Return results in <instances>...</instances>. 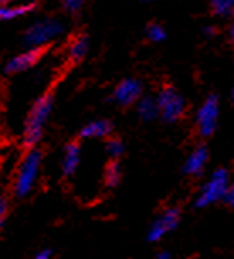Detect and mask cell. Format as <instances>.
I'll return each mask as SVG.
<instances>
[{
  "label": "cell",
  "mask_w": 234,
  "mask_h": 259,
  "mask_svg": "<svg viewBox=\"0 0 234 259\" xmlns=\"http://www.w3.org/2000/svg\"><path fill=\"white\" fill-rule=\"evenodd\" d=\"M43 166V153L36 148H31L22 158L14 180V195L19 198L27 197L37 183Z\"/></svg>",
  "instance_id": "6da1fadb"
},
{
  "label": "cell",
  "mask_w": 234,
  "mask_h": 259,
  "mask_svg": "<svg viewBox=\"0 0 234 259\" xmlns=\"http://www.w3.org/2000/svg\"><path fill=\"white\" fill-rule=\"evenodd\" d=\"M65 32V24L56 17H45L34 21L24 32V45L27 50H43L56 41Z\"/></svg>",
  "instance_id": "7a4b0ae2"
},
{
  "label": "cell",
  "mask_w": 234,
  "mask_h": 259,
  "mask_svg": "<svg viewBox=\"0 0 234 259\" xmlns=\"http://www.w3.org/2000/svg\"><path fill=\"white\" fill-rule=\"evenodd\" d=\"M51 110H53L51 95L39 97L36 100V104L32 105L31 112H29L27 122H26V129H24V144L29 146V148H34V146L41 141Z\"/></svg>",
  "instance_id": "3957f363"
},
{
  "label": "cell",
  "mask_w": 234,
  "mask_h": 259,
  "mask_svg": "<svg viewBox=\"0 0 234 259\" xmlns=\"http://www.w3.org/2000/svg\"><path fill=\"white\" fill-rule=\"evenodd\" d=\"M229 185L231 183H229L227 169H224V168L216 169L211 175V178L206 182V185L201 188V192H199L197 198H195V207L204 208V207H209V205L219 202V200H224Z\"/></svg>",
  "instance_id": "277c9868"
},
{
  "label": "cell",
  "mask_w": 234,
  "mask_h": 259,
  "mask_svg": "<svg viewBox=\"0 0 234 259\" xmlns=\"http://www.w3.org/2000/svg\"><path fill=\"white\" fill-rule=\"evenodd\" d=\"M156 102H158L160 117L168 124L180 120L185 114V100L173 87H165L160 90L156 95Z\"/></svg>",
  "instance_id": "5b68a950"
},
{
  "label": "cell",
  "mask_w": 234,
  "mask_h": 259,
  "mask_svg": "<svg viewBox=\"0 0 234 259\" xmlns=\"http://www.w3.org/2000/svg\"><path fill=\"white\" fill-rule=\"evenodd\" d=\"M219 119V99L217 95H209L195 114V124L202 138H211L217 127Z\"/></svg>",
  "instance_id": "8992f818"
},
{
  "label": "cell",
  "mask_w": 234,
  "mask_h": 259,
  "mask_svg": "<svg viewBox=\"0 0 234 259\" xmlns=\"http://www.w3.org/2000/svg\"><path fill=\"white\" fill-rule=\"evenodd\" d=\"M178 222H180V210L177 207L165 208L163 212L154 219V222L151 224V227L148 231V241L151 242L162 241V239L165 236H168L173 229H177Z\"/></svg>",
  "instance_id": "52a82bcc"
},
{
  "label": "cell",
  "mask_w": 234,
  "mask_h": 259,
  "mask_svg": "<svg viewBox=\"0 0 234 259\" xmlns=\"http://www.w3.org/2000/svg\"><path fill=\"white\" fill-rule=\"evenodd\" d=\"M141 97H143V85L136 78H126L115 87L114 94H112V99H114L115 104L124 107L138 104Z\"/></svg>",
  "instance_id": "ba28073f"
},
{
  "label": "cell",
  "mask_w": 234,
  "mask_h": 259,
  "mask_svg": "<svg viewBox=\"0 0 234 259\" xmlns=\"http://www.w3.org/2000/svg\"><path fill=\"white\" fill-rule=\"evenodd\" d=\"M39 58H41V50H26L24 53H19L17 56H14L12 60H9L4 71L9 73V75L27 71L39 61Z\"/></svg>",
  "instance_id": "9c48e42d"
},
{
  "label": "cell",
  "mask_w": 234,
  "mask_h": 259,
  "mask_svg": "<svg viewBox=\"0 0 234 259\" xmlns=\"http://www.w3.org/2000/svg\"><path fill=\"white\" fill-rule=\"evenodd\" d=\"M209 159V151L206 146H197L192 153L188 154V158L185 159L183 164V171L185 175H190V177H199L202 173L204 168L207 164Z\"/></svg>",
  "instance_id": "30bf717a"
},
{
  "label": "cell",
  "mask_w": 234,
  "mask_h": 259,
  "mask_svg": "<svg viewBox=\"0 0 234 259\" xmlns=\"http://www.w3.org/2000/svg\"><path fill=\"white\" fill-rule=\"evenodd\" d=\"M80 146L76 143L68 144L65 151H63V158H61V171L65 177H71L75 175V171L78 169L80 164Z\"/></svg>",
  "instance_id": "8fae6325"
},
{
  "label": "cell",
  "mask_w": 234,
  "mask_h": 259,
  "mask_svg": "<svg viewBox=\"0 0 234 259\" xmlns=\"http://www.w3.org/2000/svg\"><path fill=\"white\" fill-rule=\"evenodd\" d=\"M112 133V124L105 119H97L90 120L89 124H85L82 127L80 136L85 139H102L107 138Z\"/></svg>",
  "instance_id": "7c38bea8"
},
{
  "label": "cell",
  "mask_w": 234,
  "mask_h": 259,
  "mask_svg": "<svg viewBox=\"0 0 234 259\" xmlns=\"http://www.w3.org/2000/svg\"><path fill=\"white\" fill-rule=\"evenodd\" d=\"M34 11V4H7L0 6V22L14 21V19L27 16L29 12Z\"/></svg>",
  "instance_id": "4fadbf2b"
},
{
  "label": "cell",
  "mask_w": 234,
  "mask_h": 259,
  "mask_svg": "<svg viewBox=\"0 0 234 259\" xmlns=\"http://www.w3.org/2000/svg\"><path fill=\"white\" fill-rule=\"evenodd\" d=\"M138 115L141 120H146V122L153 120L160 115L156 97H141L138 102Z\"/></svg>",
  "instance_id": "5bb4252c"
},
{
  "label": "cell",
  "mask_w": 234,
  "mask_h": 259,
  "mask_svg": "<svg viewBox=\"0 0 234 259\" xmlns=\"http://www.w3.org/2000/svg\"><path fill=\"white\" fill-rule=\"evenodd\" d=\"M89 48H90L89 37H87L85 34H80V36H76L73 39L70 48H68V58H70L73 63L84 60L87 56V53H89Z\"/></svg>",
  "instance_id": "9a60e30c"
},
{
  "label": "cell",
  "mask_w": 234,
  "mask_h": 259,
  "mask_svg": "<svg viewBox=\"0 0 234 259\" xmlns=\"http://www.w3.org/2000/svg\"><path fill=\"white\" fill-rule=\"evenodd\" d=\"M211 9L217 17L227 19L234 16V0H211Z\"/></svg>",
  "instance_id": "2e32d148"
},
{
  "label": "cell",
  "mask_w": 234,
  "mask_h": 259,
  "mask_svg": "<svg viewBox=\"0 0 234 259\" xmlns=\"http://www.w3.org/2000/svg\"><path fill=\"white\" fill-rule=\"evenodd\" d=\"M104 178H105V185L109 188H115L117 185H119V182H121V166L117 164L115 161H112V163L107 164Z\"/></svg>",
  "instance_id": "e0dca14e"
},
{
  "label": "cell",
  "mask_w": 234,
  "mask_h": 259,
  "mask_svg": "<svg viewBox=\"0 0 234 259\" xmlns=\"http://www.w3.org/2000/svg\"><path fill=\"white\" fill-rule=\"evenodd\" d=\"M146 37H148L151 42H162L167 39V31H165V27L160 26V24H149V26L146 27Z\"/></svg>",
  "instance_id": "ac0fdd59"
},
{
  "label": "cell",
  "mask_w": 234,
  "mask_h": 259,
  "mask_svg": "<svg viewBox=\"0 0 234 259\" xmlns=\"http://www.w3.org/2000/svg\"><path fill=\"white\" fill-rule=\"evenodd\" d=\"M105 149H107V154H109L110 158L115 159V158H119V156H123L124 144H123V141H119V139H109Z\"/></svg>",
  "instance_id": "d6986e66"
},
{
  "label": "cell",
  "mask_w": 234,
  "mask_h": 259,
  "mask_svg": "<svg viewBox=\"0 0 234 259\" xmlns=\"http://www.w3.org/2000/svg\"><path fill=\"white\" fill-rule=\"evenodd\" d=\"M61 2V7L65 9L68 14H76L78 11H82L84 4L87 0H60Z\"/></svg>",
  "instance_id": "ffe728a7"
},
{
  "label": "cell",
  "mask_w": 234,
  "mask_h": 259,
  "mask_svg": "<svg viewBox=\"0 0 234 259\" xmlns=\"http://www.w3.org/2000/svg\"><path fill=\"white\" fill-rule=\"evenodd\" d=\"M224 202H226L229 207H234V183L229 185V188L226 192V197H224Z\"/></svg>",
  "instance_id": "44dd1931"
},
{
  "label": "cell",
  "mask_w": 234,
  "mask_h": 259,
  "mask_svg": "<svg viewBox=\"0 0 234 259\" xmlns=\"http://www.w3.org/2000/svg\"><path fill=\"white\" fill-rule=\"evenodd\" d=\"M6 217H7V203L4 198H0V229H2L4 222H6Z\"/></svg>",
  "instance_id": "7402d4cb"
},
{
  "label": "cell",
  "mask_w": 234,
  "mask_h": 259,
  "mask_svg": "<svg viewBox=\"0 0 234 259\" xmlns=\"http://www.w3.org/2000/svg\"><path fill=\"white\" fill-rule=\"evenodd\" d=\"M53 257V251L51 249H41V251H37L34 254L32 259H51Z\"/></svg>",
  "instance_id": "603a6c76"
},
{
  "label": "cell",
  "mask_w": 234,
  "mask_h": 259,
  "mask_svg": "<svg viewBox=\"0 0 234 259\" xmlns=\"http://www.w3.org/2000/svg\"><path fill=\"white\" fill-rule=\"evenodd\" d=\"M170 257H172V254H170L168 251H160L153 259H170Z\"/></svg>",
  "instance_id": "cb8c5ba5"
},
{
  "label": "cell",
  "mask_w": 234,
  "mask_h": 259,
  "mask_svg": "<svg viewBox=\"0 0 234 259\" xmlns=\"http://www.w3.org/2000/svg\"><path fill=\"white\" fill-rule=\"evenodd\" d=\"M214 34H216V29H214L212 26H209V27H204V36H207V37H212Z\"/></svg>",
  "instance_id": "d4e9b609"
},
{
  "label": "cell",
  "mask_w": 234,
  "mask_h": 259,
  "mask_svg": "<svg viewBox=\"0 0 234 259\" xmlns=\"http://www.w3.org/2000/svg\"><path fill=\"white\" fill-rule=\"evenodd\" d=\"M229 39L234 42V22L231 24V27H229Z\"/></svg>",
  "instance_id": "484cf974"
},
{
  "label": "cell",
  "mask_w": 234,
  "mask_h": 259,
  "mask_svg": "<svg viewBox=\"0 0 234 259\" xmlns=\"http://www.w3.org/2000/svg\"><path fill=\"white\" fill-rule=\"evenodd\" d=\"M16 0H0V6H7V4H14Z\"/></svg>",
  "instance_id": "4316f807"
},
{
  "label": "cell",
  "mask_w": 234,
  "mask_h": 259,
  "mask_svg": "<svg viewBox=\"0 0 234 259\" xmlns=\"http://www.w3.org/2000/svg\"><path fill=\"white\" fill-rule=\"evenodd\" d=\"M143 2H154V0H143Z\"/></svg>",
  "instance_id": "83f0119b"
},
{
  "label": "cell",
  "mask_w": 234,
  "mask_h": 259,
  "mask_svg": "<svg viewBox=\"0 0 234 259\" xmlns=\"http://www.w3.org/2000/svg\"><path fill=\"white\" fill-rule=\"evenodd\" d=\"M231 95H232V99H234V89H232V92H231Z\"/></svg>",
  "instance_id": "f1b7e54d"
}]
</instances>
